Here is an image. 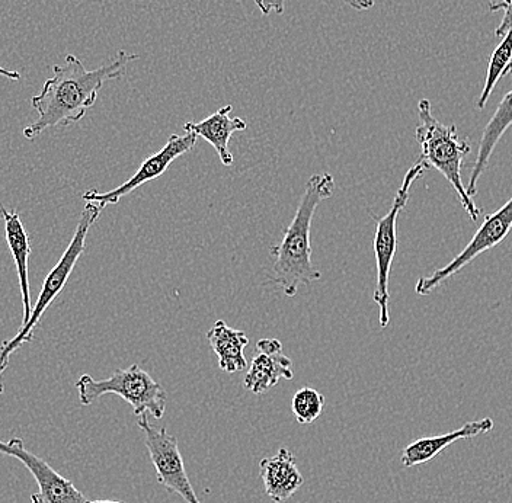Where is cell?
I'll list each match as a JSON object with an SVG mask.
<instances>
[{"label": "cell", "mask_w": 512, "mask_h": 503, "mask_svg": "<svg viewBox=\"0 0 512 503\" xmlns=\"http://www.w3.org/2000/svg\"><path fill=\"white\" fill-rule=\"evenodd\" d=\"M134 60H139V54L121 50L111 63L96 70H86L78 57L67 54L64 64H54V76L46 80L43 91L31 99L38 118L25 128V139H37L48 128L78 123L89 108L94 107L102 86L108 80L123 78L128 63Z\"/></svg>", "instance_id": "cell-1"}, {"label": "cell", "mask_w": 512, "mask_h": 503, "mask_svg": "<svg viewBox=\"0 0 512 503\" xmlns=\"http://www.w3.org/2000/svg\"><path fill=\"white\" fill-rule=\"evenodd\" d=\"M335 179L331 173H316L307 182L296 214L284 232L283 239L271 248L274 258L271 281L288 299L299 293L300 285H309L320 280L322 274L312 261V221L322 201L332 197Z\"/></svg>", "instance_id": "cell-2"}, {"label": "cell", "mask_w": 512, "mask_h": 503, "mask_svg": "<svg viewBox=\"0 0 512 503\" xmlns=\"http://www.w3.org/2000/svg\"><path fill=\"white\" fill-rule=\"evenodd\" d=\"M419 124L415 139L421 147L419 162L434 168L450 182L467 216L478 221L480 210L472 197L467 194L462 181L464 159L472 152L469 142L460 139L456 126H446L432 115L431 102L421 99L418 104Z\"/></svg>", "instance_id": "cell-3"}, {"label": "cell", "mask_w": 512, "mask_h": 503, "mask_svg": "<svg viewBox=\"0 0 512 503\" xmlns=\"http://www.w3.org/2000/svg\"><path fill=\"white\" fill-rule=\"evenodd\" d=\"M102 210H104V207H101V205L86 203L85 210L80 214L75 235H73L72 240H70L66 252L63 253L56 267L51 269L50 274H48L46 280H44L37 304H35L34 309H32L30 320H28L25 325L21 326V329H19L14 338L0 345V378H2V374L5 373L6 368H8L12 355H14L21 346L32 342L35 329H37L41 317L46 313L51 303L56 300V297L62 293L64 285L69 281L73 269H75L76 264H78L80 256L85 252L86 236H88L89 229H91L96 223V220L99 219Z\"/></svg>", "instance_id": "cell-4"}, {"label": "cell", "mask_w": 512, "mask_h": 503, "mask_svg": "<svg viewBox=\"0 0 512 503\" xmlns=\"http://www.w3.org/2000/svg\"><path fill=\"white\" fill-rule=\"evenodd\" d=\"M76 390L83 406L92 405L105 394H117L133 408L136 416L150 413L153 418L162 419L165 415V389L137 364L121 368L105 380L83 374L76 383Z\"/></svg>", "instance_id": "cell-5"}, {"label": "cell", "mask_w": 512, "mask_h": 503, "mask_svg": "<svg viewBox=\"0 0 512 503\" xmlns=\"http://www.w3.org/2000/svg\"><path fill=\"white\" fill-rule=\"evenodd\" d=\"M427 166L418 162L406 172L402 185L396 192L392 207L387 211L386 216L377 220L376 233H374V256H376L377 283L374 290L373 300L379 306V322L382 328H387L390 323L389 312V280L390 271H392L393 261H395L396 251H398V219L409 195L411 187L424 175Z\"/></svg>", "instance_id": "cell-6"}, {"label": "cell", "mask_w": 512, "mask_h": 503, "mask_svg": "<svg viewBox=\"0 0 512 503\" xmlns=\"http://www.w3.org/2000/svg\"><path fill=\"white\" fill-rule=\"evenodd\" d=\"M137 425L144 434V444L149 451L150 461L156 470L158 482L169 493H176L187 503H201L192 488L185 470L184 458L179 451L178 441L166 428L150 424L149 416H137Z\"/></svg>", "instance_id": "cell-7"}, {"label": "cell", "mask_w": 512, "mask_h": 503, "mask_svg": "<svg viewBox=\"0 0 512 503\" xmlns=\"http://www.w3.org/2000/svg\"><path fill=\"white\" fill-rule=\"evenodd\" d=\"M512 232V197L499 210L488 214L483 220L482 226L472 237L466 248L463 249L450 264L437 269L428 277L419 278L415 285L418 296H428L435 288L440 287L448 278L462 271L464 267L472 264L479 255L491 251L499 243L504 242Z\"/></svg>", "instance_id": "cell-8"}, {"label": "cell", "mask_w": 512, "mask_h": 503, "mask_svg": "<svg viewBox=\"0 0 512 503\" xmlns=\"http://www.w3.org/2000/svg\"><path fill=\"white\" fill-rule=\"evenodd\" d=\"M197 140L198 137L192 133H185L184 136L172 134L169 137L168 143L158 153L144 160L140 168L137 169V172L128 181L124 182L123 185L112 189V191L104 192V194L96 191V189H89V191L83 194V200L86 203L101 205L104 208L107 205L120 203L121 198L127 197L131 192L136 191L137 188L162 176L163 173L168 171L172 162H175L181 156L187 155L188 152L194 149Z\"/></svg>", "instance_id": "cell-9"}, {"label": "cell", "mask_w": 512, "mask_h": 503, "mask_svg": "<svg viewBox=\"0 0 512 503\" xmlns=\"http://www.w3.org/2000/svg\"><path fill=\"white\" fill-rule=\"evenodd\" d=\"M0 454L21 461L34 477L38 492L31 496V503H88L70 480L54 470L46 460L27 450L21 438L0 441Z\"/></svg>", "instance_id": "cell-10"}, {"label": "cell", "mask_w": 512, "mask_h": 503, "mask_svg": "<svg viewBox=\"0 0 512 503\" xmlns=\"http://www.w3.org/2000/svg\"><path fill=\"white\" fill-rule=\"evenodd\" d=\"M293 377V361L283 354V344L278 339L265 338L256 344L243 386L251 393L264 394L281 380H291Z\"/></svg>", "instance_id": "cell-11"}, {"label": "cell", "mask_w": 512, "mask_h": 503, "mask_svg": "<svg viewBox=\"0 0 512 503\" xmlns=\"http://www.w3.org/2000/svg\"><path fill=\"white\" fill-rule=\"evenodd\" d=\"M259 470L265 493L277 503L288 501L304 483L296 457L288 448H281L275 456L262 458Z\"/></svg>", "instance_id": "cell-12"}, {"label": "cell", "mask_w": 512, "mask_h": 503, "mask_svg": "<svg viewBox=\"0 0 512 503\" xmlns=\"http://www.w3.org/2000/svg\"><path fill=\"white\" fill-rule=\"evenodd\" d=\"M232 110V105H226L208 115L206 120L200 121V123L184 124L185 133L195 134L214 147L224 166H232L235 162L232 152L229 150V142L233 134L248 128V124L242 118H230Z\"/></svg>", "instance_id": "cell-13"}, {"label": "cell", "mask_w": 512, "mask_h": 503, "mask_svg": "<svg viewBox=\"0 0 512 503\" xmlns=\"http://www.w3.org/2000/svg\"><path fill=\"white\" fill-rule=\"evenodd\" d=\"M0 216L5 221L6 242L14 258L16 271H18L19 285H21L22 304H24V320L22 325L30 320L32 313L30 272H28V259L31 255L30 237L22 224L21 217L15 211L6 210L0 205Z\"/></svg>", "instance_id": "cell-14"}, {"label": "cell", "mask_w": 512, "mask_h": 503, "mask_svg": "<svg viewBox=\"0 0 512 503\" xmlns=\"http://www.w3.org/2000/svg\"><path fill=\"white\" fill-rule=\"evenodd\" d=\"M494 428V421L491 418L480 419V421H472L464 424L462 428L456 431L448 432V434L438 435V437L419 438L409 444L403 450L402 464L405 467H415L419 464L428 463L432 458L437 457L441 451L446 450L448 445L454 444L459 440L466 438L478 437V435L486 434Z\"/></svg>", "instance_id": "cell-15"}, {"label": "cell", "mask_w": 512, "mask_h": 503, "mask_svg": "<svg viewBox=\"0 0 512 503\" xmlns=\"http://www.w3.org/2000/svg\"><path fill=\"white\" fill-rule=\"evenodd\" d=\"M510 127H512V91L505 94L504 98L501 99L495 114L492 115L488 126L483 130L478 155H476L475 165H473V171L470 173L469 184L466 188L469 197H475L476 192H478L480 176L488 168L495 147L498 146L499 140L504 137Z\"/></svg>", "instance_id": "cell-16"}, {"label": "cell", "mask_w": 512, "mask_h": 503, "mask_svg": "<svg viewBox=\"0 0 512 503\" xmlns=\"http://www.w3.org/2000/svg\"><path fill=\"white\" fill-rule=\"evenodd\" d=\"M207 339L214 354L217 355L220 370L229 374L246 370L248 361L245 358V348L249 344L246 332L236 331L223 320H217L208 331Z\"/></svg>", "instance_id": "cell-17"}, {"label": "cell", "mask_w": 512, "mask_h": 503, "mask_svg": "<svg viewBox=\"0 0 512 503\" xmlns=\"http://www.w3.org/2000/svg\"><path fill=\"white\" fill-rule=\"evenodd\" d=\"M511 60L512 31L504 35V40L495 48L494 54H492L491 62H489L488 66V73H486L485 86H483L482 94H480L478 99L479 110H483V108L486 107L499 80L507 76V70Z\"/></svg>", "instance_id": "cell-18"}, {"label": "cell", "mask_w": 512, "mask_h": 503, "mask_svg": "<svg viewBox=\"0 0 512 503\" xmlns=\"http://www.w3.org/2000/svg\"><path fill=\"white\" fill-rule=\"evenodd\" d=\"M326 399L318 390L303 387L291 399V412L300 425H310L320 418Z\"/></svg>", "instance_id": "cell-19"}, {"label": "cell", "mask_w": 512, "mask_h": 503, "mask_svg": "<svg viewBox=\"0 0 512 503\" xmlns=\"http://www.w3.org/2000/svg\"><path fill=\"white\" fill-rule=\"evenodd\" d=\"M489 11L504 14L501 24L495 30V37L504 38L507 32L512 31V0H494V2L489 3ZM508 75L512 76V60L510 66H508Z\"/></svg>", "instance_id": "cell-20"}, {"label": "cell", "mask_w": 512, "mask_h": 503, "mask_svg": "<svg viewBox=\"0 0 512 503\" xmlns=\"http://www.w3.org/2000/svg\"><path fill=\"white\" fill-rule=\"evenodd\" d=\"M255 3L264 15H270L271 12L283 15L286 11L287 0H255Z\"/></svg>", "instance_id": "cell-21"}, {"label": "cell", "mask_w": 512, "mask_h": 503, "mask_svg": "<svg viewBox=\"0 0 512 503\" xmlns=\"http://www.w3.org/2000/svg\"><path fill=\"white\" fill-rule=\"evenodd\" d=\"M344 2L355 11H368V9L373 8L376 0H344Z\"/></svg>", "instance_id": "cell-22"}, {"label": "cell", "mask_w": 512, "mask_h": 503, "mask_svg": "<svg viewBox=\"0 0 512 503\" xmlns=\"http://www.w3.org/2000/svg\"><path fill=\"white\" fill-rule=\"evenodd\" d=\"M0 76H3V78H8L11 80H19V78H21V75H19L18 72H14V70L5 69V67L2 66H0Z\"/></svg>", "instance_id": "cell-23"}, {"label": "cell", "mask_w": 512, "mask_h": 503, "mask_svg": "<svg viewBox=\"0 0 512 503\" xmlns=\"http://www.w3.org/2000/svg\"><path fill=\"white\" fill-rule=\"evenodd\" d=\"M88 503H121L117 501H88Z\"/></svg>", "instance_id": "cell-24"}, {"label": "cell", "mask_w": 512, "mask_h": 503, "mask_svg": "<svg viewBox=\"0 0 512 503\" xmlns=\"http://www.w3.org/2000/svg\"><path fill=\"white\" fill-rule=\"evenodd\" d=\"M3 393V384H2V381H0V394Z\"/></svg>", "instance_id": "cell-25"}]
</instances>
